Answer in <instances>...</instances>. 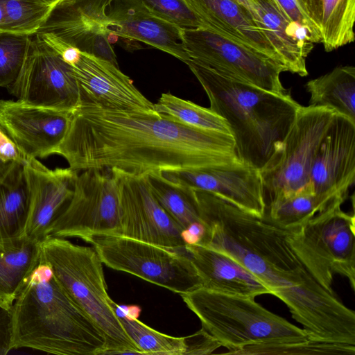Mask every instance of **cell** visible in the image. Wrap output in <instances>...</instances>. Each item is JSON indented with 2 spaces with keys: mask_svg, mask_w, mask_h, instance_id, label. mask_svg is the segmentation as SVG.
I'll return each mask as SVG.
<instances>
[{
  "mask_svg": "<svg viewBox=\"0 0 355 355\" xmlns=\"http://www.w3.org/2000/svg\"><path fill=\"white\" fill-rule=\"evenodd\" d=\"M209 101L224 119L241 162L259 171L282 155L284 140L302 106L288 91L277 94L186 62Z\"/></svg>",
  "mask_w": 355,
  "mask_h": 355,
  "instance_id": "3957f363",
  "label": "cell"
},
{
  "mask_svg": "<svg viewBox=\"0 0 355 355\" xmlns=\"http://www.w3.org/2000/svg\"><path fill=\"white\" fill-rule=\"evenodd\" d=\"M4 12L1 1L0 0V31H3Z\"/></svg>",
  "mask_w": 355,
  "mask_h": 355,
  "instance_id": "f6af8a7d",
  "label": "cell"
},
{
  "mask_svg": "<svg viewBox=\"0 0 355 355\" xmlns=\"http://www.w3.org/2000/svg\"><path fill=\"white\" fill-rule=\"evenodd\" d=\"M314 193H347L355 180V121L335 112L310 173Z\"/></svg>",
  "mask_w": 355,
  "mask_h": 355,
  "instance_id": "ac0fdd59",
  "label": "cell"
},
{
  "mask_svg": "<svg viewBox=\"0 0 355 355\" xmlns=\"http://www.w3.org/2000/svg\"><path fill=\"white\" fill-rule=\"evenodd\" d=\"M168 179L211 192L259 216L265 212L260 171L244 163L205 170L163 173Z\"/></svg>",
  "mask_w": 355,
  "mask_h": 355,
  "instance_id": "d6986e66",
  "label": "cell"
},
{
  "mask_svg": "<svg viewBox=\"0 0 355 355\" xmlns=\"http://www.w3.org/2000/svg\"><path fill=\"white\" fill-rule=\"evenodd\" d=\"M184 338L186 345L184 355L210 354L222 347L217 339L202 328Z\"/></svg>",
  "mask_w": 355,
  "mask_h": 355,
  "instance_id": "8d00e7d4",
  "label": "cell"
},
{
  "mask_svg": "<svg viewBox=\"0 0 355 355\" xmlns=\"http://www.w3.org/2000/svg\"><path fill=\"white\" fill-rule=\"evenodd\" d=\"M205 233V227L202 223H196L186 230H182V236L187 244H196L202 239Z\"/></svg>",
  "mask_w": 355,
  "mask_h": 355,
  "instance_id": "ab89813d",
  "label": "cell"
},
{
  "mask_svg": "<svg viewBox=\"0 0 355 355\" xmlns=\"http://www.w3.org/2000/svg\"><path fill=\"white\" fill-rule=\"evenodd\" d=\"M24 171L29 193L25 236L42 243L71 199L78 172L69 167L50 169L36 158L27 161Z\"/></svg>",
  "mask_w": 355,
  "mask_h": 355,
  "instance_id": "2e32d148",
  "label": "cell"
},
{
  "mask_svg": "<svg viewBox=\"0 0 355 355\" xmlns=\"http://www.w3.org/2000/svg\"><path fill=\"white\" fill-rule=\"evenodd\" d=\"M273 1L291 21L306 31L313 44L321 43L320 26L313 19L309 8L304 0Z\"/></svg>",
  "mask_w": 355,
  "mask_h": 355,
  "instance_id": "d590c367",
  "label": "cell"
},
{
  "mask_svg": "<svg viewBox=\"0 0 355 355\" xmlns=\"http://www.w3.org/2000/svg\"><path fill=\"white\" fill-rule=\"evenodd\" d=\"M41 243L25 235L0 242V304L12 307L37 266Z\"/></svg>",
  "mask_w": 355,
  "mask_h": 355,
  "instance_id": "cb8c5ba5",
  "label": "cell"
},
{
  "mask_svg": "<svg viewBox=\"0 0 355 355\" xmlns=\"http://www.w3.org/2000/svg\"><path fill=\"white\" fill-rule=\"evenodd\" d=\"M33 35L0 31V87L8 88L24 64Z\"/></svg>",
  "mask_w": 355,
  "mask_h": 355,
  "instance_id": "d6a6232c",
  "label": "cell"
},
{
  "mask_svg": "<svg viewBox=\"0 0 355 355\" xmlns=\"http://www.w3.org/2000/svg\"><path fill=\"white\" fill-rule=\"evenodd\" d=\"M155 110L168 115L189 126L225 134H230L223 118L209 108L180 98L172 94L163 93L154 104Z\"/></svg>",
  "mask_w": 355,
  "mask_h": 355,
  "instance_id": "f546056e",
  "label": "cell"
},
{
  "mask_svg": "<svg viewBox=\"0 0 355 355\" xmlns=\"http://www.w3.org/2000/svg\"><path fill=\"white\" fill-rule=\"evenodd\" d=\"M14 164L15 162H5L0 158V181L4 179Z\"/></svg>",
  "mask_w": 355,
  "mask_h": 355,
  "instance_id": "7bdbcfd3",
  "label": "cell"
},
{
  "mask_svg": "<svg viewBox=\"0 0 355 355\" xmlns=\"http://www.w3.org/2000/svg\"><path fill=\"white\" fill-rule=\"evenodd\" d=\"M45 2H46L49 5H50L51 7H53L55 6L58 3L61 1L62 0H44Z\"/></svg>",
  "mask_w": 355,
  "mask_h": 355,
  "instance_id": "bcb514c9",
  "label": "cell"
},
{
  "mask_svg": "<svg viewBox=\"0 0 355 355\" xmlns=\"http://www.w3.org/2000/svg\"><path fill=\"white\" fill-rule=\"evenodd\" d=\"M110 33L164 51L186 63L182 28L151 13L137 0H113L109 10Z\"/></svg>",
  "mask_w": 355,
  "mask_h": 355,
  "instance_id": "ffe728a7",
  "label": "cell"
},
{
  "mask_svg": "<svg viewBox=\"0 0 355 355\" xmlns=\"http://www.w3.org/2000/svg\"><path fill=\"white\" fill-rule=\"evenodd\" d=\"M141 312L140 307L137 306H116V313L118 317H125L128 318H137Z\"/></svg>",
  "mask_w": 355,
  "mask_h": 355,
  "instance_id": "60d3db41",
  "label": "cell"
},
{
  "mask_svg": "<svg viewBox=\"0 0 355 355\" xmlns=\"http://www.w3.org/2000/svg\"><path fill=\"white\" fill-rule=\"evenodd\" d=\"M148 177L155 197L182 230L201 223L192 187L170 180L159 171L151 172Z\"/></svg>",
  "mask_w": 355,
  "mask_h": 355,
  "instance_id": "83f0119b",
  "label": "cell"
},
{
  "mask_svg": "<svg viewBox=\"0 0 355 355\" xmlns=\"http://www.w3.org/2000/svg\"><path fill=\"white\" fill-rule=\"evenodd\" d=\"M335 111L301 106L284 140L281 156L260 171L266 207L300 193H314L310 173L318 147Z\"/></svg>",
  "mask_w": 355,
  "mask_h": 355,
  "instance_id": "9c48e42d",
  "label": "cell"
},
{
  "mask_svg": "<svg viewBox=\"0 0 355 355\" xmlns=\"http://www.w3.org/2000/svg\"><path fill=\"white\" fill-rule=\"evenodd\" d=\"M137 1L151 13L182 28H205L184 0Z\"/></svg>",
  "mask_w": 355,
  "mask_h": 355,
  "instance_id": "e575fe53",
  "label": "cell"
},
{
  "mask_svg": "<svg viewBox=\"0 0 355 355\" xmlns=\"http://www.w3.org/2000/svg\"><path fill=\"white\" fill-rule=\"evenodd\" d=\"M12 310L13 349L62 355L107 354L103 334L65 294L40 259Z\"/></svg>",
  "mask_w": 355,
  "mask_h": 355,
  "instance_id": "277c9868",
  "label": "cell"
},
{
  "mask_svg": "<svg viewBox=\"0 0 355 355\" xmlns=\"http://www.w3.org/2000/svg\"><path fill=\"white\" fill-rule=\"evenodd\" d=\"M304 1L306 3L308 7L309 8L313 19L318 24L316 17H315V0H304Z\"/></svg>",
  "mask_w": 355,
  "mask_h": 355,
  "instance_id": "ee69618b",
  "label": "cell"
},
{
  "mask_svg": "<svg viewBox=\"0 0 355 355\" xmlns=\"http://www.w3.org/2000/svg\"><path fill=\"white\" fill-rule=\"evenodd\" d=\"M184 248L201 279L202 287L254 298L270 294L261 281L223 253L198 243L187 244Z\"/></svg>",
  "mask_w": 355,
  "mask_h": 355,
  "instance_id": "603a6c76",
  "label": "cell"
},
{
  "mask_svg": "<svg viewBox=\"0 0 355 355\" xmlns=\"http://www.w3.org/2000/svg\"><path fill=\"white\" fill-rule=\"evenodd\" d=\"M113 0H62L54 6L37 33L118 65L109 31Z\"/></svg>",
  "mask_w": 355,
  "mask_h": 355,
  "instance_id": "5bb4252c",
  "label": "cell"
},
{
  "mask_svg": "<svg viewBox=\"0 0 355 355\" xmlns=\"http://www.w3.org/2000/svg\"><path fill=\"white\" fill-rule=\"evenodd\" d=\"M315 13L326 51L354 42L355 0H315Z\"/></svg>",
  "mask_w": 355,
  "mask_h": 355,
  "instance_id": "f1b7e54d",
  "label": "cell"
},
{
  "mask_svg": "<svg viewBox=\"0 0 355 355\" xmlns=\"http://www.w3.org/2000/svg\"><path fill=\"white\" fill-rule=\"evenodd\" d=\"M7 89L24 103L67 112L80 100L73 67L37 35L32 36L17 79Z\"/></svg>",
  "mask_w": 355,
  "mask_h": 355,
  "instance_id": "7c38bea8",
  "label": "cell"
},
{
  "mask_svg": "<svg viewBox=\"0 0 355 355\" xmlns=\"http://www.w3.org/2000/svg\"><path fill=\"white\" fill-rule=\"evenodd\" d=\"M184 1L205 28L249 46L281 64L251 13L236 0Z\"/></svg>",
  "mask_w": 355,
  "mask_h": 355,
  "instance_id": "44dd1931",
  "label": "cell"
},
{
  "mask_svg": "<svg viewBox=\"0 0 355 355\" xmlns=\"http://www.w3.org/2000/svg\"><path fill=\"white\" fill-rule=\"evenodd\" d=\"M234 354H347L354 355L355 347L309 340L297 343L254 345Z\"/></svg>",
  "mask_w": 355,
  "mask_h": 355,
  "instance_id": "836d02e7",
  "label": "cell"
},
{
  "mask_svg": "<svg viewBox=\"0 0 355 355\" xmlns=\"http://www.w3.org/2000/svg\"><path fill=\"white\" fill-rule=\"evenodd\" d=\"M256 23L286 71L308 75L306 59L313 43L303 28L291 21L273 0H254Z\"/></svg>",
  "mask_w": 355,
  "mask_h": 355,
  "instance_id": "7402d4cb",
  "label": "cell"
},
{
  "mask_svg": "<svg viewBox=\"0 0 355 355\" xmlns=\"http://www.w3.org/2000/svg\"><path fill=\"white\" fill-rule=\"evenodd\" d=\"M71 169L133 175L205 170L242 164L231 135L189 126L157 112L79 100L55 153Z\"/></svg>",
  "mask_w": 355,
  "mask_h": 355,
  "instance_id": "7a4b0ae2",
  "label": "cell"
},
{
  "mask_svg": "<svg viewBox=\"0 0 355 355\" xmlns=\"http://www.w3.org/2000/svg\"><path fill=\"white\" fill-rule=\"evenodd\" d=\"M205 233L198 244L223 253L282 300L310 340L355 346V313L323 286L275 224L218 196L194 189Z\"/></svg>",
  "mask_w": 355,
  "mask_h": 355,
  "instance_id": "6da1fadb",
  "label": "cell"
},
{
  "mask_svg": "<svg viewBox=\"0 0 355 355\" xmlns=\"http://www.w3.org/2000/svg\"><path fill=\"white\" fill-rule=\"evenodd\" d=\"M13 314L12 307L0 304V355L13 349Z\"/></svg>",
  "mask_w": 355,
  "mask_h": 355,
  "instance_id": "74e56055",
  "label": "cell"
},
{
  "mask_svg": "<svg viewBox=\"0 0 355 355\" xmlns=\"http://www.w3.org/2000/svg\"><path fill=\"white\" fill-rule=\"evenodd\" d=\"M241 5H243L248 11L251 13L253 17L254 21L257 18V12L255 8V1L254 0H236Z\"/></svg>",
  "mask_w": 355,
  "mask_h": 355,
  "instance_id": "b9f144b4",
  "label": "cell"
},
{
  "mask_svg": "<svg viewBox=\"0 0 355 355\" xmlns=\"http://www.w3.org/2000/svg\"><path fill=\"white\" fill-rule=\"evenodd\" d=\"M0 158L5 162H15L23 165L28 160L1 126Z\"/></svg>",
  "mask_w": 355,
  "mask_h": 355,
  "instance_id": "f35d334b",
  "label": "cell"
},
{
  "mask_svg": "<svg viewBox=\"0 0 355 355\" xmlns=\"http://www.w3.org/2000/svg\"><path fill=\"white\" fill-rule=\"evenodd\" d=\"M40 259L65 294L103 334L107 354H140L116 315V304L107 291L103 262L94 248L49 235L41 243Z\"/></svg>",
  "mask_w": 355,
  "mask_h": 355,
  "instance_id": "5b68a950",
  "label": "cell"
},
{
  "mask_svg": "<svg viewBox=\"0 0 355 355\" xmlns=\"http://www.w3.org/2000/svg\"><path fill=\"white\" fill-rule=\"evenodd\" d=\"M72 67L79 87L80 100L113 109L155 111L154 103L134 85L118 65L81 52Z\"/></svg>",
  "mask_w": 355,
  "mask_h": 355,
  "instance_id": "e0dca14e",
  "label": "cell"
},
{
  "mask_svg": "<svg viewBox=\"0 0 355 355\" xmlns=\"http://www.w3.org/2000/svg\"><path fill=\"white\" fill-rule=\"evenodd\" d=\"M118 184L121 234L159 246L184 250L182 230L152 192L148 174L133 175L110 169Z\"/></svg>",
  "mask_w": 355,
  "mask_h": 355,
  "instance_id": "4fadbf2b",
  "label": "cell"
},
{
  "mask_svg": "<svg viewBox=\"0 0 355 355\" xmlns=\"http://www.w3.org/2000/svg\"><path fill=\"white\" fill-rule=\"evenodd\" d=\"M106 266L125 272L180 295L202 287L198 272L184 250L172 249L121 235L91 237Z\"/></svg>",
  "mask_w": 355,
  "mask_h": 355,
  "instance_id": "52a82bcc",
  "label": "cell"
},
{
  "mask_svg": "<svg viewBox=\"0 0 355 355\" xmlns=\"http://www.w3.org/2000/svg\"><path fill=\"white\" fill-rule=\"evenodd\" d=\"M347 196L337 191L300 193L266 207L263 216L284 228L293 227L320 212L341 205Z\"/></svg>",
  "mask_w": 355,
  "mask_h": 355,
  "instance_id": "4316f807",
  "label": "cell"
},
{
  "mask_svg": "<svg viewBox=\"0 0 355 355\" xmlns=\"http://www.w3.org/2000/svg\"><path fill=\"white\" fill-rule=\"evenodd\" d=\"M309 105L327 107L355 121V67L341 66L309 80Z\"/></svg>",
  "mask_w": 355,
  "mask_h": 355,
  "instance_id": "484cf974",
  "label": "cell"
},
{
  "mask_svg": "<svg viewBox=\"0 0 355 355\" xmlns=\"http://www.w3.org/2000/svg\"><path fill=\"white\" fill-rule=\"evenodd\" d=\"M140 354L184 355V338L160 333L137 318L119 317Z\"/></svg>",
  "mask_w": 355,
  "mask_h": 355,
  "instance_id": "1f68e13d",
  "label": "cell"
},
{
  "mask_svg": "<svg viewBox=\"0 0 355 355\" xmlns=\"http://www.w3.org/2000/svg\"><path fill=\"white\" fill-rule=\"evenodd\" d=\"M181 33L189 60L274 93L289 91L280 80L286 69L270 57L207 28H182Z\"/></svg>",
  "mask_w": 355,
  "mask_h": 355,
  "instance_id": "30bf717a",
  "label": "cell"
},
{
  "mask_svg": "<svg viewBox=\"0 0 355 355\" xmlns=\"http://www.w3.org/2000/svg\"><path fill=\"white\" fill-rule=\"evenodd\" d=\"M71 112L0 99V126L28 158L55 154L68 128Z\"/></svg>",
  "mask_w": 355,
  "mask_h": 355,
  "instance_id": "9a60e30c",
  "label": "cell"
},
{
  "mask_svg": "<svg viewBox=\"0 0 355 355\" xmlns=\"http://www.w3.org/2000/svg\"><path fill=\"white\" fill-rule=\"evenodd\" d=\"M117 180L105 169L78 174L73 195L53 222L50 235L77 237L85 242L94 236L121 235Z\"/></svg>",
  "mask_w": 355,
  "mask_h": 355,
  "instance_id": "8fae6325",
  "label": "cell"
},
{
  "mask_svg": "<svg viewBox=\"0 0 355 355\" xmlns=\"http://www.w3.org/2000/svg\"><path fill=\"white\" fill-rule=\"evenodd\" d=\"M28 206L24 165L15 163L0 181V242L25 235Z\"/></svg>",
  "mask_w": 355,
  "mask_h": 355,
  "instance_id": "d4e9b609",
  "label": "cell"
},
{
  "mask_svg": "<svg viewBox=\"0 0 355 355\" xmlns=\"http://www.w3.org/2000/svg\"><path fill=\"white\" fill-rule=\"evenodd\" d=\"M4 12L3 31L35 35L51 9L44 0H1Z\"/></svg>",
  "mask_w": 355,
  "mask_h": 355,
  "instance_id": "4dcf8cb0",
  "label": "cell"
},
{
  "mask_svg": "<svg viewBox=\"0 0 355 355\" xmlns=\"http://www.w3.org/2000/svg\"><path fill=\"white\" fill-rule=\"evenodd\" d=\"M291 228L290 241L302 260L329 290L335 275L355 288V217L337 205Z\"/></svg>",
  "mask_w": 355,
  "mask_h": 355,
  "instance_id": "ba28073f",
  "label": "cell"
},
{
  "mask_svg": "<svg viewBox=\"0 0 355 355\" xmlns=\"http://www.w3.org/2000/svg\"><path fill=\"white\" fill-rule=\"evenodd\" d=\"M180 296L199 318L202 328L229 349L227 354L250 345L310 340L303 328L265 309L254 297L203 287Z\"/></svg>",
  "mask_w": 355,
  "mask_h": 355,
  "instance_id": "8992f818",
  "label": "cell"
}]
</instances>
